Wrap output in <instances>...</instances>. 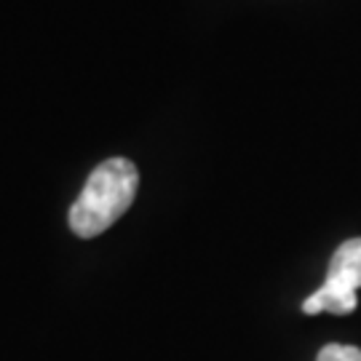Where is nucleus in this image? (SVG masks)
I'll list each match as a JSON object with an SVG mask.
<instances>
[{
	"instance_id": "obj_1",
	"label": "nucleus",
	"mask_w": 361,
	"mask_h": 361,
	"mask_svg": "<svg viewBox=\"0 0 361 361\" xmlns=\"http://www.w3.org/2000/svg\"><path fill=\"white\" fill-rule=\"evenodd\" d=\"M140 171L129 158H107L91 171L75 204L70 207V231L78 238H94L113 228L134 204Z\"/></svg>"
},
{
	"instance_id": "obj_2",
	"label": "nucleus",
	"mask_w": 361,
	"mask_h": 361,
	"mask_svg": "<svg viewBox=\"0 0 361 361\" xmlns=\"http://www.w3.org/2000/svg\"><path fill=\"white\" fill-rule=\"evenodd\" d=\"M361 289V238H348L332 255L326 281L302 302V313H335L348 316L359 305L356 292Z\"/></svg>"
},
{
	"instance_id": "obj_3",
	"label": "nucleus",
	"mask_w": 361,
	"mask_h": 361,
	"mask_svg": "<svg viewBox=\"0 0 361 361\" xmlns=\"http://www.w3.org/2000/svg\"><path fill=\"white\" fill-rule=\"evenodd\" d=\"M316 361H361V350L353 345H340V343H329L319 350Z\"/></svg>"
}]
</instances>
